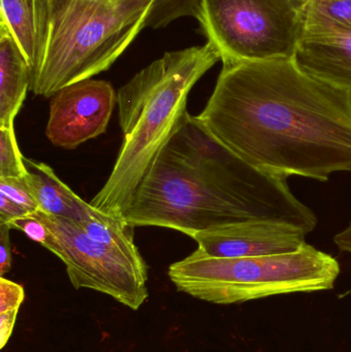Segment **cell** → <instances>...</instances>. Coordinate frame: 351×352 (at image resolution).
<instances>
[{
  "label": "cell",
  "mask_w": 351,
  "mask_h": 352,
  "mask_svg": "<svg viewBox=\"0 0 351 352\" xmlns=\"http://www.w3.org/2000/svg\"><path fill=\"white\" fill-rule=\"evenodd\" d=\"M198 123L265 175L327 182L351 173V98L294 59L223 64Z\"/></svg>",
  "instance_id": "obj_1"
},
{
  "label": "cell",
  "mask_w": 351,
  "mask_h": 352,
  "mask_svg": "<svg viewBox=\"0 0 351 352\" xmlns=\"http://www.w3.org/2000/svg\"><path fill=\"white\" fill-rule=\"evenodd\" d=\"M123 219L135 227L185 235L242 221L268 219L311 233L317 217L286 180L261 173L189 119L171 138L136 190Z\"/></svg>",
  "instance_id": "obj_2"
},
{
  "label": "cell",
  "mask_w": 351,
  "mask_h": 352,
  "mask_svg": "<svg viewBox=\"0 0 351 352\" xmlns=\"http://www.w3.org/2000/svg\"><path fill=\"white\" fill-rule=\"evenodd\" d=\"M220 54L212 43L167 52L117 91L123 142L106 182L90 204L123 219L144 178L189 119L188 97Z\"/></svg>",
  "instance_id": "obj_3"
},
{
  "label": "cell",
  "mask_w": 351,
  "mask_h": 352,
  "mask_svg": "<svg viewBox=\"0 0 351 352\" xmlns=\"http://www.w3.org/2000/svg\"><path fill=\"white\" fill-rule=\"evenodd\" d=\"M201 0H43V61L31 92L58 91L106 72L144 28L183 16L198 20Z\"/></svg>",
  "instance_id": "obj_4"
},
{
  "label": "cell",
  "mask_w": 351,
  "mask_h": 352,
  "mask_svg": "<svg viewBox=\"0 0 351 352\" xmlns=\"http://www.w3.org/2000/svg\"><path fill=\"white\" fill-rule=\"evenodd\" d=\"M340 271L335 258L307 243L291 254L251 258H214L197 248L171 264L168 276L179 292L208 303L231 305L330 291Z\"/></svg>",
  "instance_id": "obj_5"
},
{
  "label": "cell",
  "mask_w": 351,
  "mask_h": 352,
  "mask_svg": "<svg viewBox=\"0 0 351 352\" xmlns=\"http://www.w3.org/2000/svg\"><path fill=\"white\" fill-rule=\"evenodd\" d=\"M300 0H201L198 22L223 64L293 59L303 36Z\"/></svg>",
  "instance_id": "obj_6"
},
{
  "label": "cell",
  "mask_w": 351,
  "mask_h": 352,
  "mask_svg": "<svg viewBox=\"0 0 351 352\" xmlns=\"http://www.w3.org/2000/svg\"><path fill=\"white\" fill-rule=\"evenodd\" d=\"M33 214L49 231L43 248L66 267L72 287L109 296L122 305L138 310L148 298V265L133 256L91 239L69 219L37 210Z\"/></svg>",
  "instance_id": "obj_7"
},
{
  "label": "cell",
  "mask_w": 351,
  "mask_h": 352,
  "mask_svg": "<svg viewBox=\"0 0 351 352\" xmlns=\"http://www.w3.org/2000/svg\"><path fill=\"white\" fill-rule=\"evenodd\" d=\"M117 93L106 80H82L51 97L45 135L53 146L74 150L106 132Z\"/></svg>",
  "instance_id": "obj_8"
},
{
  "label": "cell",
  "mask_w": 351,
  "mask_h": 352,
  "mask_svg": "<svg viewBox=\"0 0 351 352\" xmlns=\"http://www.w3.org/2000/svg\"><path fill=\"white\" fill-rule=\"evenodd\" d=\"M306 232L284 221H242L192 236L198 248L214 258H251L298 252L306 245Z\"/></svg>",
  "instance_id": "obj_9"
},
{
  "label": "cell",
  "mask_w": 351,
  "mask_h": 352,
  "mask_svg": "<svg viewBox=\"0 0 351 352\" xmlns=\"http://www.w3.org/2000/svg\"><path fill=\"white\" fill-rule=\"evenodd\" d=\"M293 59L303 72L351 98V34L302 37Z\"/></svg>",
  "instance_id": "obj_10"
},
{
  "label": "cell",
  "mask_w": 351,
  "mask_h": 352,
  "mask_svg": "<svg viewBox=\"0 0 351 352\" xmlns=\"http://www.w3.org/2000/svg\"><path fill=\"white\" fill-rule=\"evenodd\" d=\"M25 164L27 167L25 180L41 212L74 223L94 221L106 214L80 198L49 165L27 158Z\"/></svg>",
  "instance_id": "obj_11"
},
{
  "label": "cell",
  "mask_w": 351,
  "mask_h": 352,
  "mask_svg": "<svg viewBox=\"0 0 351 352\" xmlns=\"http://www.w3.org/2000/svg\"><path fill=\"white\" fill-rule=\"evenodd\" d=\"M0 24L10 31L24 54L30 70V87L43 61V0H0Z\"/></svg>",
  "instance_id": "obj_12"
},
{
  "label": "cell",
  "mask_w": 351,
  "mask_h": 352,
  "mask_svg": "<svg viewBox=\"0 0 351 352\" xmlns=\"http://www.w3.org/2000/svg\"><path fill=\"white\" fill-rule=\"evenodd\" d=\"M28 90L26 58L8 28L0 24V126L14 125Z\"/></svg>",
  "instance_id": "obj_13"
},
{
  "label": "cell",
  "mask_w": 351,
  "mask_h": 352,
  "mask_svg": "<svg viewBox=\"0 0 351 352\" xmlns=\"http://www.w3.org/2000/svg\"><path fill=\"white\" fill-rule=\"evenodd\" d=\"M351 34V0H313L303 8V36Z\"/></svg>",
  "instance_id": "obj_14"
},
{
  "label": "cell",
  "mask_w": 351,
  "mask_h": 352,
  "mask_svg": "<svg viewBox=\"0 0 351 352\" xmlns=\"http://www.w3.org/2000/svg\"><path fill=\"white\" fill-rule=\"evenodd\" d=\"M95 241L126 252L130 256H142L134 242V227L124 219L104 214L94 221L76 223Z\"/></svg>",
  "instance_id": "obj_15"
},
{
  "label": "cell",
  "mask_w": 351,
  "mask_h": 352,
  "mask_svg": "<svg viewBox=\"0 0 351 352\" xmlns=\"http://www.w3.org/2000/svg\"><path fill=\"white\" fill-rule=\"evenodd\" d=\"M26 175L25 158L16 142L14 125L0 126V177L23 178Z\"/></svg>",
  "instance_id": "obj_16"
},
{
  "label": "cell",
  "mask_w": 351,
  "mask_h": 352,
  "mask_svg": "<svg viewBox=\"0 0 351 352\" xmlns=\"http://www.w3.org/2000/svg\"><path fill=\"white\" fill-rule=\"evenodd\" d=\"M0 194L8 197L29 213L39 210L38 204L35 201L25 177H0Z\"/></svg>",
  "instance_id": "obj_17"
},
{
  "label": "cell",
  "mask_w": 351,
  "mask_h": 352,
  "mask_svg": "<svg viewBox=\"0 0 351 352\" xmlns=\"http://www.w3.org/2000/svg\"><path fill=\"white\" fill-rule=\"evenodd\" d=\"M25 299L24 287L14 281L0 278V316H18Z\"/></svg>",
  "instance_id": "obj_18"
},
{
  "label": "cell",
  "mask_w": 351,
  "mask_h": 352,
  "mask_svg": "<svg viewBox=\"0 0 351 352\" xmlns=\"http://www.w3.org/2000/svg\"><path fill=\"white\" fill-rule=\"evenodd\" d=\"M12 229H18L26 234L32 241L41 244V246L47 241L49 237V231L33 213L19 217L8 223Z\"/></svg>",
  "instance_id": "obj_19"
},
{
  "label": "cell",
  "mask_w": 351,
  "mask_h": 352,
  "mask_svg": "<svg viewBox=\"0 0 351 352\" xmlns=\"http://www.w3.org/2000/svg\"><path fill=\"white\" fill-rule=\"evenodd\" d=\"M12 228L8 223H0V275L10 272L12 268V248H10V231Z\"/></svg>",
  "instance_id": "obj_20"
},
{
  "label": "cell",
  "mask_w": 351,
  "mask_h": 352,
  "mask_svg": "<svg viewBox=\"0 0 351 352\" xmlns=\"http://www.w3.org/2000/svg\"><path fill=\"white\" fill-rule=\"evenodd\" d=\"M31 214L4 195L0 194V223H8L19 217Z\"/></svg>",
  "instance_id": "obj_21"
},
{
  "label": "cell",
  "mask_w": 351,
  "mask_h": 352,
  "mask_svg": "<svg viewBox=\"0 0 351 352\" xmlns=\"http://www.w3.org/2000/svg\"><path fill=\"white\" fill-rule=\"evenodd\" d=\"M334 243L341 252L351 254V221L343 231L335 235Z\"/></svg>",
  "instance_id": "obj_22"
},
{
  "label": "cell",
  "mask_w": 351,
  "mask_h": 352,
  "mask_svg": "<svg viewBox=\"0 0 351 352\" xmlns=\"http://www.w3.org/2000/svg\"><path fill=\"white\" fill-rule=\"evenodd\" d=\"M300 1L308 2V1H313V0H300Z\"/></svg>",
  "instance_id": "obj_23"
}]
</instances>
